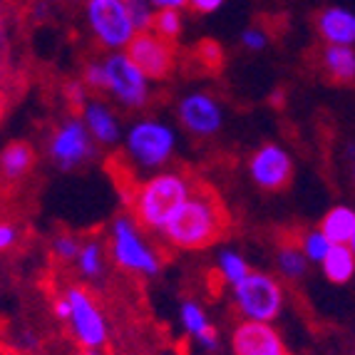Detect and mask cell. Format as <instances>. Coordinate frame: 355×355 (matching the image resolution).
<instances>
[{"mask_svg":"<svg viewBox=\"0 0 355 355\" xmlns=\"http://www.w3.org/2000/svg\"><path fill=\"white\" fill-rule=\"evenodd\" d=\"M326 70L340 83H350L355 77V53L353 45H328L323 53Z\"/></svg>","mask_w":355,"mask_h":355,"instance_id":"obj_20","label":"cell"},{"mask_svg":"<svg viewBox=\"0 0 355 355\" xmlns=\"http://www.w3.org/2000/svg\"><path fill=\"white\" fill-rule=\"evenodd\" d=\"M191 184L179 172H159L137 187L130 196L137 221L152 231H162L172 211L189 196Z\"/></svg>","mask_w":355,"mask_h":355,"instance_id":"obj_2","label":"cell"},{"mask_svg":"<svg viewBox=\"0 0 355 355\" xmlns=\"http://www.w3.org/2000/svg\"><path fill=\"white\" fill-rule=\"evenodd\" d=\"M77 266H80V271L87 276V279H97L102 273V268H105V263H102V246L97 241H87L80 246V251H77Z\"/></svg>","mask_w":355,"mask_h":355,"instance_id":"obj_22","label":"cell"},{"mask_svg":"<svg viewBox=\"0 0 355 355\" xmlns=\"http://www.w3.org/2000/svg\"><path fill=\"white\" fill-rule=\"evenodd\" d=\"M177 135L169 125L157 119H142L127 132V152L139 166H162L172 159Z\"/></svg>","mask_w":355,"mask_h":355,"instance_id":"obj_4","label":"cell"},{"mask_svg":"<svg viewBox=\"0 0 355 355\" xmlns=\"http://www.w3.org/2000/svg\"><path fill=\"white\" fill-rule=\"evenodd\" d=\"M55 254H58V259L62 261H72L77 259V251H80V241H77L75 236H58L53 243Z\"/></svg>","mask_w":355,"mask_h":355,"instance_id":"obj_28","label":"cell"},{"mask_svg":"<svg viewBox=\"0 0 355 355\" xmlns=\"http://www.w3.org/2000/svg\"><path fill=\"white\" fill-rule=\"evenodd\" d=\"M125 55L147 80H166L169 72L174 70V62H177L172 42L159 37L152 30L135 33V37L127 42Z\"/></svg>","mask_w":355,"mask_h":355,"instance_id":"obj_7","label":"cell"},{"mask_svg":"<svg viewBox=\"0 0 355 355\" xmlns=\"http://www.w3.org/2000/svg\"><path fill=\"white\" fill-rule=\"evenodd\" d=\"M8 60H10V40H8L6 15L0 10V80H3V72H6V67H8Z\"/></svg>","mask_w":355,"mask_h":355,"instance_id":"obj_29","label":"cell"},{"mask_svg":"<svg viewBox=\"0 0 355 355\" xmlns=\"http://www.w3.org/2000/svg\"><path fill=\"white\" fill-rule=\"evenodd\" d=\"M320 234L333 243V246H355V211L350 207H333L323 216Z\"/></svg>","mask_w":355,"mask_h":355,"instance_id":"obj_16","label":"cell"},{"mask_svg":"<svg viewBox=\"0 0 355 355\" xmlns=\"http://www.w3.org/2000/svg\"><path fill=\"white\" fill-rule=\"evenodd\" d=\"M83 110H85L83 125H85V130L89 132L92 139H97V142H102V144L117 142L119 139L117 117H114L112 110H110L105 102H87Z\"/></svg>","mask_w":355,"mask_h":355,"instance_id":"obj_15","label":"cell"},{"mask_svg":"<svg viewBox=\"0 0 355 355\" xmlns=\"http://www.w3.org/2000/svg\"><path fill=\"white\" fill-rule=\"evenodd\" d=\"M18 241V229L12 224H6V221H0V251H8L15 246Z\"/></svg>","mask_w":355,"mask_h":355,"instance_id":"obj_31","label":"cell"},{"mask_svg":"<svg viewBox=\"0 0 355 355\" xmlns=\"http://www.w3.org/2000/svg\"><path fill=\"white\" fill-rule=\"evenodd\" d=\"M182 323H184V331L191 333V336H194L207 350L219 348L216 331L211 328V323H209V318H207V313L202 311V306H196L194 301L182 303Z\"/></svg>","mask_w":355,"mask_h":355,"instance_id":"obj_17","label":"cell"},{"mask_svg":"<svg viewBox=\"0 0 355 355\" xmlns=\"http://www.w3.org/2000/svg\"><path fill=\"white\" fill-rule=\"evenodd\" d=\"M67 97H70L72 105L83 110V107L87 105V87H85L83 83H70L67 85Z\"/></svg>","mask_w":355,"mask_h":355,"instance_id":"obj_33","label":"cell"},{"mask_svg":"<svg viewBox=\"0 0 355 355\" xmlns=\"http://www.w3.org/2000/svg\"><path fill=\"white\" fill-rule=\"evenodd\" d=\"M323 273L331 284H348L355 273V254L353 246H331L320 261Z\"/></svg>","mask_w":355,"mask_h":355,"instance_id":"obj_18","label":"cell"},{"mask_svg":"<svg viewBox=\"0 0 355 355\" xmlns=\"http://www.w3.org/2000/svg\"><path fill=\"white\" fill-rule=\"evenodd\" d=\"M231 345L234 355H288L271 323H256V320L239 323L231 336Z\"/></svg>","mask_w":355,"mask_h":355,"instance_id":"obj_13","label":"cell"},{"mask_svg":"<svg viewBox=\"0 0 355 355\" xmlns=\"http://www.w3.org/2000/svg\"><path fill=\"white\" fill-rule=\"evenodd\" d=\"M179 119L182 125L196 137H214L224 125V112L219 102L207 92H191L179 102Z\"/></svg>","mask_w":355,"mask_h":355,"instance_id":"obj_12","label":"cell"},{"mask_svg":"<svg viewBox=\"0 0 355 355\" xmlns=\"http://www.w3.org/2000/svg\"><path fill=\"white\" fill-rule=\"evenodd\" d=\"M219 271H221V276H224L226 284L236 286L239 281H241L243 276L251 271V268H249V263H246V259H243L241 254H236V251H221Z\"/></svg>","mask_w":355,"mask_h":355,"instance_id":"obj_23","label":"cell"},{"mask_svg":"<svg viewBox=\"0 0 355 355\" xmlns=\"http://www.w3.org/2000/svg\"><path fill=\"white\" fill-rule=\"evenodd\" d=\"M251 179L259 184L261 189L266 191H279L284 187H288L291 177H293V159L279 144H263L261 149H256V154L251 157Z\"/></svg>","mask_w":355,"mask_h":355,"instance_id":"obj_10","label":"cell"},{"mask_svg":"<svg viewBox=\"0 0 355 355\" xmlns=\"http://www.w3.org/2000/svg\"><path fill=\"white\" fill-rule=\"evenodd\" d=\"M112 259L117 266L132 273H144V276L159 273V259L139 236L130 216H119L112 226Z\"/></svg>","mask_w":355,"mask_h":355,"instance_id":"obj_5","label":"cell"},{"mask_svg":"<svg viewBox=\"0 0 355 355\" xmlns=\"http://www.w3.org/2000/svg\"><path fill=\"white\" fill-rule=\"evenodd\" d=\"M65 298L70 303V318L67 320H70L77 343L87 350L102 348L107 343V323L102 318L95 298L89 296V291L72 286L65 293Z\"/></svg>","mask_w":355,"mask_h":355,"instance_id":"obj_8","label":"cell"},{"mask_svg":"<svg viewBox=\"0 0 355 355\" xmlns=\"http://www.w3.org/2000/svg\"><path fill=\"white\" fill-rule=\"evenodd\" d=\"M229 229V214L219 196L209 187H191L189 196L172 211L162 226L166 241L182 251H199L211 246Z\"/></svg>","mask_w":355,"mask_h":355,"instance_id":"obj_1","label":"cell"},{"mask_svg":"<svg viewBox=\"0 0 355 355\" xmlns=\"http://www.w3.org/2000/svg\"><path fill=\"white\" fill-rule=\"evenodd\" d=\"M149 8H157V10H164V8H172V10H179V8L187 6V0H147Z\"/></svg>","mask_w":355,"mask_h":355,"instance_id":"obj_35","label":"cell"},{"mask_svg":"<svg viewBox=\"0 0 355 355\" xmlns=\"http://www.w3.org/2000/svg\"><path fill=\"white\" fill-rule=\"evenodd\" d=\"M125 8H127V15H130V20H132V25H135L137 33L152 28L154 10L147 6V0H125Z\"/></svg>","mask_w":355,"mask_h":355,"instance_id":"obj_26","label":"cell"},{"mask_svg":"<svg viewBox=\"0 0 355 355\" xmlns=\"http://www.w3.org/2000/svg\"><path fill=\"white\" fill-rule=\"evenodd\" d=\"M199 53H202V60H207V62H211V65H221V58H224V53H221V48L214 40L202 42Z\"/></svg>","mask_w":355,"mask_h":355,"instance_id":"obj_32","label":"cell"},{"mask_svg":"<svg viewBox=\"0 0 355 355\" xmlns=\"http://www.w3.org/2000/svg\"><path fill=\"white\" fill-rule=\"evenodd\" d=\"M320 35L331 45H353L355 42V15L345 8H328L318 18Z\"/></svg>","mask_w":355,"mask_h":355,"instance_id":"obj_14","label":"cell"},{"mask_svg":"<svg viewBox=\"0 0 355 355\" xmlns=\"http://www.w3.org/2000/svg\"><path fill=\"white\" fill-rule=\"evenodd\" d=\"M306 266H308V261L301 249H296V246H284V249H279V268H281V273L288 276V279L303 276V273H306Z\"/></svg>","mask_w":355,"mask_h":355,"instance_id":"obj_24","label":"cell"},{"mask_svg":"<svg viewBox=\"0 0 355 355\" xmlns=\"http://www.w3.org/2000/svg\"><path fill=\"white\" fill-rule=\"evenodd\" d=\"M107 89L125 107H142L149 97L147 77L137 70L125 53H114L105 62Z\"/></svg>","mask_w":355,"mask_h":355,"instance_id":"obj_9","label":"cell"},{"mask_svg":"<svg viewBox=\"0 0 355 355\" xmlns=\"http://www.w3.org/2000/svg\"><path fill=\"white\" fill-rule=\"evenodd\" d=\"M55 315L62 320L70 318V303H67V298H58V301H55Z\"/></svg>","mask_w":355,"mask_h":355,"instance_id":"obj_36","label":"cell"},{"mask_svg":"<svg viewBox=\"0 0 355 355\" xmlns=\"http://www.w3.org/2000/svg\"><path fill=\"white\" fill-rule=\"evenodd\" d=\"M50 154L60 169H72L92 157V137L85 130L83 119H67L58 127L50 142Z\"/></svg>","mask_w":355,"mask_h":355,"instance_id":"obj_11","label":"cell"},{"mask_svg":"<svg viewBox=\"0 0 355 355\" xmlns=\"http://www.w3.org/2000/svg\"><path fill=\"white\" fill-rule=\"evenodd\" d=\"M187 6H191L196 12H216L221 6H224V0H187Z\"/></svg>","mask_w":355,"mask_h":355,"instance_id":"obj_34","label":"cell"},{"mask_svg":"<svg viewBox=\"0 0 355 355\" xmlns=\"http://www.w3.org/2000/svg\"><path fill=\"white\" fill-rule=\"evenodd\" d=\"M152 33H157L159 37H164V40L174 42L179 35H182L184 30V23H182V15H179V10H172V8H164V10H157L152 15Z\"/></svg>","mask_w":355,"mask_h":355,"instance_id":"obj_21","label":"cell"},{"mask_svg":"<svg viewBox=\"0 0 355 355\" xmlns=\"http://www.w3.org/2000/svg\"><path fill=\"white\" fill-rule=\"evenodd\" d=\"M241 42H243V48H246V50H254V53H259V50L266 48V35H263L261 30L249 28V30H243Z\"/></svg>","mask_w":355,"mask_h":355,"instance_id":"obj_30","label":"cell"},{"mask_svg":"<svg viewBox=\"0 0 355 355\" xmlns=\"http://www.w3.org/2000/svg\"><path fill=\"white\" fill-rule=\"evenodd\" d=\"M331 246H333V243L328 241L320 231H311V234H306V239H303V256H306V261L320 263Z\"/></svg>","mask_w":355,"mask_h":355,"instance_id":"obj_25","label":"cell"},{"mask_svg":"<svg viewBox=\"0 0 355 355\" xmlns=\"http://www.w3.org/2000/svg\"><path fill=\"white\" fill-rule=\"evenodd\" d=\"M83 85H85L87 89H95V92H102V89H107L105 65H102V62H89V65L85 67Z\"/></svg>","mask_w":355,"mask_h":355,"instance_id":"obj_27","label":"cell"},{"mask_svg":"<svg viewBox=\"0 0 355 355\" xmlns=\"http://www.w3.org/2000/svg\"><path fill=\"white\" fill-rule=\"evenodd\" d=\"M35 162V154L25 142H10L3 152H0V169L8 179H18L28 172Z\"/></svg>","mask_w":355,"mask_h":355,"instance_id":"obj_19","label":"cell"},{"mask_svg":"<svg viewBox=\"0 0 355 355\" xmlns=\"http://www.w3.org/2000/svg\"><path fill=\"white\" fill-rule=\"evenodd\" d=\"M234 298L246 320H256V323H271L273 318H279L284 308V291L279 281L261 271L246 273L234 286Z\"/></svg>","mask_w":355,"mask_h":355,"instance_id":"obj_3","label":"cell"},{"mask_svg":"<svg viewBox=\"0 0 355 355\" xmlns=\"http://www.w3.org/2000/svg\"><path fill=\"white\" fill-rule=\"evenodd\" d=\"M87 23L97 40L110 50L127 48L137 33L127 15L125 0H87Z\"/></svg>","mask_w":355,"mask_h":355,"instance_id":"obj_6","label":"cell"}]
</instances>
